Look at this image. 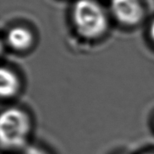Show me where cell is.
Listing matches in <instances>:
<instances>
[{"mask_svg":"<svg viewBox=\"0 0 154 154\" xmlns=\"http://www.w3.org/2000/svg\"><path fill=\"white\" fill-rule=\"evenodd\" d=\"M8 45L17 51L27 50L33 42V37L30 31L23 27H15L8 31L7 35Z\"/></svg>","mask_w":154,"mask_h":154,"instance_id":"cell-4","label":"cell"},{"mask_svg":"<svg viewBox=\"0 0 154 154\" xmlns=\"http://www.w3.org/2000/svg\"><path fill=\"white\" fill-rule=\"evenodd\" d=\"M150 35H151V37H152V40H153V42H154V21L152 22V25H151Z\"/></svg>","mask_w":154,"mask_h":154,"instance_id":"cell-7","label":"cell"},{"mask_svg":"<svg viewBox=\"0 0 154 154\" xmlns=\"http://www.w3.org/2000/svg\"><path fill=\"white\" fill-rule=\"evenodd\" d=\"M73 20L78 32L87 38L100 37L107 30V16L94 0H78L74 5Z\"/></svg>","mask_w":154,"mask_h":154,"instance_id":"cell-1","label":"cell"},{"mask_svg":"<svg viewBox=\"0 0 154 154\" xmlns=\"http://www.w3.org/2000/svg\"><path fill=\"white\" fill-rule=\"evenodd\" d=\"M20 83L17 75L8 68L3 67L0 70V94L3 99L14 97L19 91Z\"/></svg>","mask_w":154,"mask_h":154,"instance_id":"cell-5","label":"cell"},{"mask_svg":"<svg viewBox=\"0 0 154 154\" xmlns=\"http://www.w3.org/2000/svg\"><path fill=\"white\" fill-rule=\"evenodd\" d=\"M30 130V119L24 111L17 108H10L1 114L0 137L4 149H17L23 147Z\"/></svg>","mask_w":154,"mask_h":154,"instance_id":"cell-2","label":"cell"},{"mask_svg":"<svg viewBox=\"0 0 154 154\" xmlns=\"http://www.w3.org/2000/svg\"><path fill=\"white\" fill-rule=\"evenodd\" d=\"M145 154H154V152H148V153H145Z\"/></svg>","mask_w":154,"mask_h":154,"instance_id":"cell-8","label":"cell"},{"mask_svg":"<svg viewBox=\"0 0 154 154\" xmlns=\"http://www.w3.org/2000/svg\"><path fill=\"white\" fill-rule=\"evenodd\" d=\"M110 6L114 17L124 25H137L143 18V8L139 0H112Z\"/></svg>","mask_w":154,"mask_h":154,"instance_id":"cell-3","label":"cell"},{"mask_svg":"<svg viewBox=\"0 0 154 154\" xmlns=\"http://www.w3.org/2000/svg\"><path fill=\"white\" fill-rule=\"evenodd\" d=\"M25 154H47L43 150L36 147H27L25 151Z\"/></svg>","mask_w":154,"mask_h":154,"instance_id":"cell-6","label":"cell"}]
</instances>
